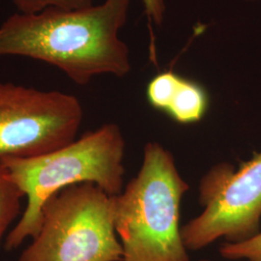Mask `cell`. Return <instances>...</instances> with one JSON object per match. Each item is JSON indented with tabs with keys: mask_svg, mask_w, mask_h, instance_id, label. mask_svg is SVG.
<instances>
[{
	"mask_svg": "<svg viewBox=\"0 0 261 261\" xmlns=\"http://www.w3.org/2000/svg\"><path fill=\"white\" fill-rule=\"evenodd\" d=\"M243 1H249V2H252V1H258V0H243Z\"/></svg>",
	"mask_w": 261,
	"mask_h": 261,
	"instance_id": "13",
	"label": "cell"
},
{
	"mask_svg": "<svg viewBox=\"0 0 261 261\" xmlns=\"http://www.w3.org/2000/svg\"><path fill=\"white\" fill-rule=\"evenodd\" d=\"M21 14H33L56 7L62 9H80L93 5V0H11Z\"/></svg>",
	"mask_w": 261,
	"mask_h": 261,
	"instance_id": "11",
	"label": "cell"
},
{
	"mask_svg": "<svg viewBox=\"0 0 261 261\" xmlns=\"http://www.w3.org/2000/svg\"><path fill=\"white\" fill-rule=\"evenodd\" d=\"M23 196L24 194L0 161V243L8 227L20 213Z\"/></svg>",
	"mask_w": 261,
	"mask_h": 261,
	"instance_id": "8",
	"label": "cell"
},
{
	"mask_svg": "<svg viewBox=\"0 0 261 261\" xmlns=\"http://www.w3.org/2000/svg\"><path fill=\"white\" fill-rule=\"evenodd\" d=\"M203 211L181 227L188 251L216 240L241 242L258 233L261 220V151L238 169L218 164L200 180Z\"/></svg>",
	"mask_w": 261,
	"mask_h": 261,
	"instance_id": "6",
	"label": "cell"
},
{
	"mask_svg": "<svg viewBox=\"0 0 261 261\" xmlns=\"http://www.w3.org/2000/svg\"><path fill=\"white\" fill-rule=\"evenodd\" d=\"M209 97L203 86L181 76L166 113L180 124H194L205 115Z\"/></svg>",
	"mask_w": 261,
	"mask_h": 261,
	"instance_id": "7",
	"label": "cell"
},
{
	"mask_svg": "<svg viewBox=\"0 0 261 261\" xmlns=\"http://www.w3.org/2000/svg\"><path fill=\"white\" fill-rule=\"evenodd\" d=\"M181 76L171 70L155 75L146 88V97L150 106L160 112H167Z\"/></svg>",
	"mask_w": 261,
	"mask_h": 261,
	"instance_id": "9",
	"label": "cell"
},
{
	"mask_svg": "<svg viewBox=\"0 0 261 261\" xmlns=\"http://www.w3.org/2000/svg\"><path fill=\"white\" fill-rule=\"evenodd\" d=\"M188 190L170 151L157 141L148 142L140 171L113 196L121 261H190L179 225Z\"/></svg>",
	"mask_w": 261,
	"mask_h": 261,
	"instance_id": "3",
	"label": "cell"
},
{
	"mask_svg": "<svg viewBox=\"0 0 261 261\" xmlns=\"http://www.w3.org/2000/svg\"><path fill=\"white\" fill-rule=\"evenodd\" d=\"M124 156L120 127L107 123L47 154L0 160L28 199L21 218L5 238V250H16L37 235L43 206L67 187L92 183L110 196L119 195L124 188Z\"/></svg>",
	"mask_w": 261,
	"mask_h": 261,
	"instance_id": "2",
	"label": "cell"
},
{
	"mask_svg": "<svg viewBox=\"0 0 261 261\" xmlns=\"http://www.w3.org/2000/svg\"><path fill=\"white\" fill-rule=\"evenodd\" d=\"M113 196L92 183L67 187L42 208L37 235L19 261H121Z\"/></svg>",
	"mask_w": 261,
	"mask_h": 261,
	"instance_id": "4",
	"label": "cell"
},
{
	"mask_svg": "<svg viewBox=\"0 0 261 261\" xmlns=\"http://www.w3.org/2000/svg\"><path fill=\"white\" fill-rule=\"evenodd\" d=\"M130 0H103L80 9L50 7L15 13L0 25V56H20L54 66L77 85L95 76L124 77L130 50L119 36Z\"/></svg>",
	"mask_w": 261,
	"mask_h": 261,
	"instance_id": "1",
	"label": "cell"
},
{
	"mask_svg": "<svg viewBox=\"0 0 261 261\" xmlns=\"http://www.w3.org/2000/svg\"><path fill=\"white\" fill-rule=\"evenodd\" d=\"M220 253L229 260L261 261V232L241 242L224 243Z\"/></svg>",
	"mask_w": 261,
	"mask_h": 261,
	"instance_id": "10",
	"label": "cell"
},
{
	"mask_svg": "<svg viewBox=\"0 0 261 261\" xmlns=\"http://www.w3.org/2000/svg\"><path fill=\"white\" fill-rule=\"evenodd\" d=\"M83 119L74 95L0 82V160L61 148L76 139Z\"/></svg>",
	"mask_w": 261,
	"mask_h": 261,
	"instance_id": "5",
	"label": "cell"
},
{
	"mask_svg": "<svg viewBox=\"0 0 261 261\" xmlns=\"http://www.w3.org/2000/svg\"><path fill=\"white\" fill-rule=\"evenodd\" d=\"M147 18L156 25H162L167 14V0H141Z\"/></svg>",
	"mask_w": 261,
	"mask_h": 261,
	"instance_id": "12",
	"label": "cell"
},
{
	"mask_svg": "<svg viewBox=\"0 0 261 261\" xmlns=\"http://www.w3.org/2000/svg\"><path fill=\"white\" fill-rule=\"evenodd\" d=\"M201 261H210V260H201Z\"/></svg>",
	"mask_w": 261,
	"mask_h": 261,
	"instance_id": "14",
	"label": "cell"
}]
</instances>
